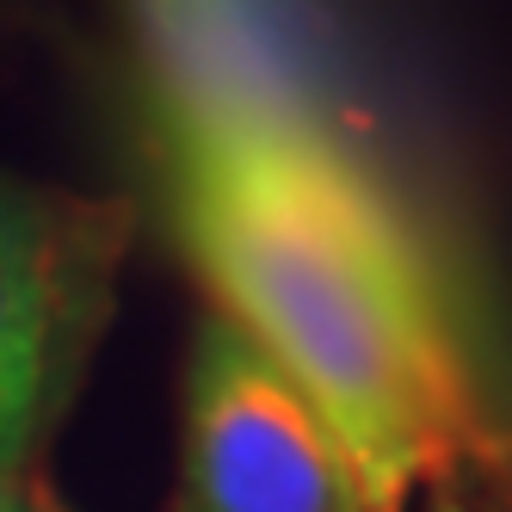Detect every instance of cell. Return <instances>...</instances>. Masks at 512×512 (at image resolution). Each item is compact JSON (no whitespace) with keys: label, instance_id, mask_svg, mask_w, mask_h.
Instances as JSON below:
<instances>
[{"label":"cell","instance_id":"1","mask_svg":"<svg viewBox=\"0 0 512 512\" xmlns=\"http://www.w3.org/2000/svg\"><path fill=\"white\" fill-rule=\"evenodd\" d=\"M161 192L216 315L303 389L371 512L506 445L414 223L303 93H167Z\"/></svg>","mask_w":512,"mask_h":512},{"label":"cell","instance_id":"2","mask_svg":"<svg viewBox=\"0 0 512 512\" xmlns=\"http://www.w3.org/2000/svg\"><path fill=\"white\" fill-rule=\"evenodd\" d=\"M130 216L0 173V475H19L68 414L112 321Z\"/></svg>","mask_w":512,"mask_h":512},{"label":"cell","instance_id":"3","mask_svg":"<svg viewBox=\"0 0 512 512\" xmlns=\"http://www.w3.org/2000/svg\"><path fill=\"white\" fill-rule=\"evenodd\" d=\"M173 512H371L303 389L216 309L186 352Z\"/></svg>","mask_w":512,"mask_h":512},{"label":"cell","instance_id":"4","mask_svg":"<svg viewBox=\"0 0 512 512\" xmlns=\"http://www.w3.org/2000/svg\"><path fill=\"white\" fill-rule=\"evenodd\" d=\"M426 512H512V445H494L488 457L445 475Z\"/></svg>","mask_w":512,"mask_h":512},{"label":"cell","instance_id":"5","mask_svg":"<svg viewBox=\"0 0 512 512\" xmlns=\"http://www.w3.org/2000/svg\"><path fill=\"white\" fill-rule=\"evenodd\" d=\"M0 512H56V506H44L38 494H25L19 475H0Z\"/></svg>","mask_w":512,"mask_h":512}]
</instances>
